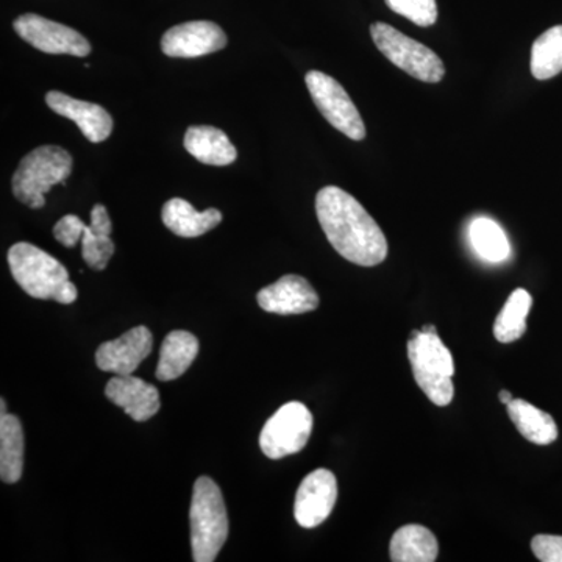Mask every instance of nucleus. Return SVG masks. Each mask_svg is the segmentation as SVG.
<instances>
[{
    "label": "nucleus",
    "instance_id": "nucleus-1",
    "mask_svg": "<svg viewBox=\"0 0 562 562\" xmlns=\"http://www.w3.org/2000/svg\"><path fill=\"white\" fill-rule=\"evenodd\" d=\"M316 213L328 243L347 261L373 268L386 260V236L349 192L338 187L322 188L316 195Z\"/></svg>",
    "mask_w": 562,
    "mask_h": 562
},
{
    "label": "nucleus",
    "instance_id": "nucleus-4",
    "mask_svg": "<svg viewBox=\"0 0 562 562\" xmlns=\"http://www.w3.org/2000/svg\"><path fill=\"white\" fill-rule=\"evenodd\" d=\"M408 360L414 380L425 395L435 405H450L454 395V362L438 333L414 330L408 341Z\"/></svg>",
    "mask_w": 562,
    "mask_h": 562
},
{
    "label": "nucleus",
    "instance_id": "nucleus-26",
    "mask_svg": "<svg viewBox=\"0 0 562 562\" xmlns=\"http://www.w3.org/2000/svg\"><path fill=\"white\" fill-rule=\"evenodd\" d=\"M386 3L394 13L401 14L419 27H430L438 21L436 0H386Z\"/></svg>",
    "mask_w": 562,
    "mask_h": 562
},
{
    "label": "nucleus",
    "instance_id": "nucleus-6",
    "mask_svg": "<svg viewBox=\"0 0 562 562\" xmlns=\"http://www.w3.org/2000/svg\"><path fill=\"white\" fill-rule=\"evenodd\" d=\"M371 35L384 57L414 79L425 83H439L446 76V66L436 52L428 49L419 41L403 35L392 25L375 22L371 25Z\"/></svg>",
    "mask_w": 562,
    "mask_h": 562
},
{
    "label": "nucleus",
    "instance_id": "nucleus-8",
    "mask_svg": "<svg viewBox=\"0 0 562 562\" xmlns=\"http://www.w3.org/2000/svg\"><path fill=\"white\" fill-rule=\"evenodd\" d=\"M305 81L317 110L336 131L344 133L353 140L364 139V121H362L360 111L355 106L350 95L347 94L338 80L321 72V70H310L306 74Z\"/></svg>",
    "mask_w": 562,
    "mask_h": 562
},
{
    "label": "nucleus",
    "instance_id": "nucleus-9",
    "mask_svg": "<svg viewBox=\"0 0 562 562\" xmlns=\"http://www.w3.org/2000/svg\"><path fill=\"white\" fill-rule=\"evenodd\" d=\"M13 27L22 40L44 54L72 57H87L91 54V44L81 33L40 14H22L14 21Z\"/></svg>",
    "mask_w": 562,
    "mask_h": 562
},
{
    "label": "nucleus",
    "instance_id": "nucleus-14",
    "mask_svg": "<svg viewBox=\"0 0 562 562\" xmlns=\"http://www.w3.org/2000/svg\"><path fill=\"white\" fill-rule=\"evenodd\" d=\"M105 395L136 422H147L160 412V392L138 376L114 375L106 384Z\"/></svg>",
    "mask_w": 562,
    "mask_h": 562
},
{
    "label": "nucleus",
    "instance_id": "nucleus-20",
    "mask_svg": "<svg viewBox=\"0 0 562 562\" xmlns=\"http://www.w3.org/2000/svg\"><path fill=\"white\" fill-rule=\"evenodd\" d=\"M438 552V539L422 525H405L391 539L390 553L394 562H432Z\"/></svg>",
    "mask_w": 562,
    "mask_h": 562
},
{
    "label": "nucleus",
    "instance_id": "nucleus-3",
    "mask_svg": "<svg viewBox=\"0 0 562 562\" xmlns=\"http://www.w3.org/2000/svg\"><path fill=\"white\" fill-rule=\"evenodd\" d=\"M192 560L213 562L228 538V514L220 486L201 476L192 490L191 502Z\"/></svg>",
    "mask_w": 562,
    "mask_h": 562
},
{
    "label": "nucleus",
    "instance_id": "nucleus-19",
    "mask_svg": "<svg viewBox=\"0 0 562 562\" xmlns=\"http://www.w3.org/2000/svg\"><path fill=\"white\" fill-rule=\"evenodd\" d=\"M198 353L199 339L192 333L184 330L169 333L161 344L160 361L155 375L160 382L180 379L191 368Z\"/></svg>",
    "mask_w": 562,
    "mask_h": 562
},
{
    "label": "nucleus",
    "instance_id": "nucleus-29",
    "mask_svg": "<svg viewBox=\"0 0 562 562\" xmlns=\"http://www.w3.org/2000/svg\"><path fill=\"white\" fill-rule=\"evenodd\" d=\"M498 398H501V402L503 405L508 406L509 403L514 401L512 392L509 391H501V394H498Z\"/></svg>",
    "mask_w": 562,
    "mask_h": 562
},
{
    "label": "nucleus",
    "instance_id": "nucleus-17",
    "mask_svg": "<svg viewBox=\"0 0 562 562\" xmlns=\"http://www.w3.org/2000/svg\"><path fill=\"white\" fill-rule=\"evenodd\" d=\"M162 222L173 235L181 238H198L205 235L222 222V213L216 209L198 211L183 199H171L161 211Z\"/></svg>",
    "mask_w": 562,
    "mask_h": 562
},
{
    "label": "nucleus",
    "instance_id": "nucleus-7",
    "mask_svg": "<svg viewBox=\"0 0 562 562\" xmlns=\"http://www.w3.org/2000/svg\"><path fill=\"white\" fill-rule=\"evenodd\" d=\"M312 431V412L301 402L286 403L262 427L261 452L271 460L302 452Z\"/></svg>",
    "mask_w": 562,
    "mask_h": 562
},
{
    "label": "nucleus",
    "instance_id": "nucleus-11",
    "mask_svg": "<svg viewBox=\"0 0 562 562\" xmlns=\"http://www.w3.org/2000/svg\"><path fill=\"white\" fill-rule=\"evenodd\" d=\"M227 46V35L211 21H191L169 29L162 35V54L172 58H198Z\"/></svg>",
    "mask_w": 562,
    "mask_h": 562
},
{
    "label": "nucleus",
    "instance_id": "nucleus-15",
    "mask_svg": "<svg viewBox=\"0 0 562 562\" xmlns=\"http://www.w3.org/2000/svg\"><path fill=\"white\" fill-rule=\"evenodd\" d=\"M46 103L55 113L76 122L85 138L91 143H102L113 132V120L109 111L98 103L79 101L60 91L47 92Z\"/></svg>",
    "mask_w": 562,
    "mask_h": 562
},
{
    "label": "nucleus",
    "instance_id": "nucleus-31",
    "mask_svg": "<svg viewBox=\"0 0 562 562\" xmlns=\"http://www.w3.org/2000/svg\"><path fill=\"white\" fill-rule=\"evenodd\" d=\"M0 412H2V413H0V416H3V414H7L5 413L7 412V405H5V401H3V398H2V408H0Z\"/></svg>",
    "mask_w": 562,
    "mask_h": 562
},
{
    "label": "nucleus",
    "instance_id": "nucleus-23",
    "mask_svg": "<svg viewBox=\"0 0 562 562\" xmlns=\"http://www.w3.org/2000/svg\"><path fill=\"white\" fill-rule=\"evenodd\" d=\"M532 299L530 292L516 290L509 295L494 324V336L498 342L509 344L522 338L527 331V317Z\"/></svg>",
    "mask_w": 562,
    "mask_h": 562
},
{
    "label": "nucleus",
    "instance_id": "nucleus-10",
    "mask_svg": "<svg viewBox=\"0 0 562 562\" xmlns=\"http://www.w3.org/2000/svg\"><path fill=\"white\" fill-rule=\"evenodd\" d=\"M338 498V482L333 472L317 469L303 479L295 495L294 517L303 528H316L330 517Z\"/></svg>",
    "mask_w": 562,
    "mask_h": 562
},
{
    "label": "nucleus",
    "instance_id": "nucleus-22",
    "mask_svg": "<svg viewBox=\"0 0 562 562\" xmlns=\"http://www.w3.org/2000/svg\"><path fill=\"white\" fill-rule=\"evenodd\" d=\"M509 417L527 441L536 446H549L558 439V425L549 413L541 412L522 398H514L508 406Z\"/></svg>",
    "mask_w": 562,
    "mask_h": 562
},
{
    "label": "nucleus",
    "instance_id": "nucleus-16",
    "mask_svg": "<svg viewBox=\"0 0 562 562\" xmlns=\"http://www.w3.org/2000/svg\"><path fill=\"white\" fill-rule=\"evenodd\" d=\"M183 144L184 149L203 165L228 166L238 158V151L231 138L211 125H194L188 128Z\"/></svg>",
    "mask_w": 562,
    "mask_h": 562
},
{
    "label": "nucleus",
    "instance_id": "nucleus-30",
    "mask_svg": "<svg viewBox=\"0 0 562 562\" xmlns=\"http://www.w3.org/2000/svg\"><path fill=\"white\" fill-rule=\"evenodd\" d=\"M420 330L424 333H438L435 325H425V327H422Z\"/></svg>",
    "mask_w": 562,
    "mask_h": 562
},
{
    "label": "nucleus",
    "instance_id": "nucleus-13",
    "mask_svg": "<svg viewBox=\"0 0 562 562\" xmlns=\"http://www.w3.org/2000/svg\"><path fill=\"white\" fill-rule=\"evenodd\" d=\"M265 312L291 316L314 312L319 306V295L301 276H284L271 286L262 288L257 295Z\"/></svg>",
    "mask_w": 562,
    "mask_h": 562
},
{
    "label": "nucleus",
    "instance_id": "nucleus-28",
    "mask_svg": "<svg viewBox=\"0 0 562 562\" xmlns=\"http://www.w3.org/2000/svg\"><path fill=\"white\" fill-rule=\"evenodd\" d=\"M532 553L542 562H562V536L538 535L531 541Z\"/></svg>",
    "mask_w": 562,
    "mask_h": 562
},
{
    "label": "nucleus",
    "instance_id": "nucleus-27",
    "mask_svg": "<svg viewBox=\"0 0 562 562\" xmlns=\"http://www.w3.org/2000/svg\"><path fill=\"white\" fill-rule=\"evenodd\" d=\"M85 222L76 214H68L55 224L54 236L65 247H76L83 238Z\"/></svg>",
    "mask_w": 562,
    "mask_h": 562
},
{
    "label": "nucleus",
    "instance_id": "nucleus-25",
    "mask_svg": "<svg viewBox=\"0 0 562 562\" xmlns=\"http://www.w3.org/2000/svg\"><path fill=\"white\" fill-rule=\"evenodd\" d=\"M562 72V25L543 32L531 47V74L535 79L549 80Z\"/></svg>",
    "mask_w": 562,
    "mask_h": 562
},
{
    "label": "nucleus",
    "instance_id": "nucleus-12",
    "mask_svg": "<svg viewBox=\"0 0 562 562\" xmlns=\"http://www.w3.org/2000/svg\"><path fill=\"white\" fill-rule=\"evenodd\" d=\"M154 349V336L149 328H132L113 341L103 342L95 351V362L103 372L114 375H133L140 362L149 357Z\"/></svg>",
    "mask_w": 562,
    "mask_h": 562
},
{
    "label": "nucleus",
    "instance_id": "nucleus-21",
    "mask_svg": "<svg viewBox=\"0 0 562 562\" xmlns=\"http://www.w3.org/2000/svg\"><path fill=\"white\" fill-rule=\"evenodd\" d=\"M24 431L21 420L13 414L0 416V479L3 483H18L24 469Z\"/></svg>",
    "mask_w": 562,
    "mask_h": 562
},
{
    "label": "nucleus",
    "instance_id": "nucleus-2",
    "mask_svg": "<svg viewBox=\"0 0 562 562\" xmlns=\"http://www.w3.org/2000/svg\"><path fill=\"white\" fill-rule=\"evenodd\" d=\"M9 265L13 279L33 299L70 305L79 297L68 269L33 244H14L9 250Z\"/></svg>",
    "mask_w": 562,
    "mask_h": 562
},
{
    "label": "nucleus",
    "instance_id": "nucleus-18",
    "mask_svg": "<svg viewBox=\"0 0 562 562\" xmlns=\"http://www.w3.org/2000/svg\"><path fill=\"white\" fill-rule=\"evenodd\" d=\"M113 225L105 206L95 205L91 210V225H85L81 238V257L94 271H103L109 266L114 254V243L111 239Z\"/></svg>",
    "mask_w": 562,
    "mask_h": 562
},
{
    "label": "nucleus",
    "instance_id": "nucleus-24",
    "mask_svg": "<svg viewBox=\"0 0 562 562\" xmlns=\"http://www.w3.org/2000/svg\"><path fill=\"white\" fill-rule=\"evenodd\" d=\"M473 250L490 262H502L512 255L508 236L497 222L490 217H476L469 227Z\"/></svg>",
    "mask_w": 562,
    "mask_h": 562
},
{
    "label": "nucleus",
    "instance_id": "nucleus-5",
    "mask_svg": "<svg viewBox=\"0 0 562 562\" xmlns=\"http://www.w3.org/2000/svg\"><path fill=\"white\" fill-rule=\"evenodd\" d=\"M72 172V157L60 146H41L22 158L14 172L13 194L33 210L46 205L44 195L55 184H66Z\"/></svg>",
    "mask_w": 562,
    "mask_h": 562
}]
</instances>
